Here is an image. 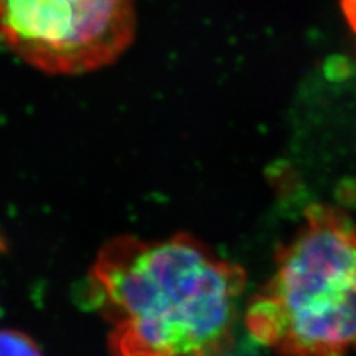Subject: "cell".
I'll return each mask as SVG.
<instances>
[{
    "instance_id": "obj_1",
    "label": "cell",
    "mask_w": 356,
    "mask_h": 356,
    "mask_svg": "<svg viewBox=\"0 0 356 356\" xmlns=\"http://www.w3.org/2000/svg\"><path fill=\"white\" fill-rule=\"evenodd\" d=\"M246 274L193 236L106 243L86 299L113 356H226L236 348Z\"/></svg>"
},
{
    "instance_id": "obj_2",
    "label": "cell",
    "mask_w": 356,
    "mask_h": 356,
    "mask_svg": "<svg viewBox=\"0 0 356 356\" xmlns=\"http://www.w3.org/2000/svg\"><path fill=\"white\" fill-rule=\"evenodd\" d=\"M252 340L279 356L356 351V221L312 204L304 225L275 256V269L248 305Z\"/></svg>"
},
{
    "instance_id": "obj_3",
    "label": "cell",
    "mask_w": 356,
    "mask_h": 356,
    "mask_svg": "<svg viewBox=\"0 0 356 356\" xmlns=\"http://www.w3.org/2000/svg\"><path fill=\"white\" fill-rule=\"evenodd\" d=\"M136 33V0H0V44L50 74L114 63Z\"/></svg>"
},
{
    "instance_id": "obj_4",
    "label": "cell",
    "mask_w": 356,
    "mask_h": 356,
    "mask_svg": "<svg viewBox=\"0 0 356 356\" xmlns=\"http://www.w3.org/2000/svg\"><path fill=\"white\" fill-rule=\"evenodd\" d=\"M0 356H43L38 345L19 330H0Z\"/></svg>"
},
{
    "instance_id": "obj_5",
    "label": "cell",
    "mask_w": 356,
    "mask_h": 356,
    "mask_svg": "<svg viewBox=\"0 0 356 356\" xmlns=\"http://www.w3.org/2000/svg\"><path fill=\"white\" fill-rule=\"evenodd\" d=\"M341 10L346 24L356 33V0H341Z\"/></svg>"
},
{
    "instance_id": "obj_6",
    "label": "cell",
    "mask_w": 356,
    "mask_h": 356,
    "mask_svg": "<svg viewBox=\"0 0 356 356\" xmlns=\"http://www.w3.org/2000/svg\"><path fill=\"white\" fill-rule=\"evenodd\" d=\"M226 356H249L248 353H238V350H233V351H231V353H228V355H226Z\"/></svg>"
}]
</instances>
